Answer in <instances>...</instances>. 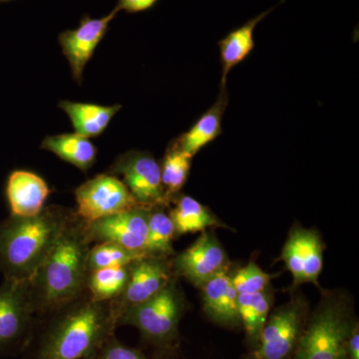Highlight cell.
I'll return each mask as SVG.
<instances>
[{"label":"cell","mask_w":359,"mask_h":359,"mask_svg":"<svg viewBox=\"0 0 359 359\" xmlns=\"http://www.w3.org/2000/svg\"><path fill=\"white\" fill-rule=\"evenodd\" d=\"M228 263L218 238L205 231L191 247L172 259L175 276H183L198 287L219 271H226Z\"/></svg>","instance_id":"13"},{"label":"cell","mask_w":359,"mask_h":359,"mask_svg":"<svg viewBox=\"0 0 359 359\" xmlns=\"http://www.w3.org/2000/svg\"><path fill=\"white\" fill-rule=\"evenodd\" d=\"M72 212L49 205L36 216L11 215L0 221V271L4 278L32 280L50 254Z\"/></svg>","instance_id":"3"},{"label":"cell","mask_w":359,"mask_h":359,"mask_svg":"<svg viewBox=\"0 0 359 359\" xmlns=\"http://www.w3.org/2000/svg\"><path fill=\"white\" fill-rule=\"evenodd\" d=\"M200 289L203 292L205 313L210 320L223 327H240L238 294L226 269L212 276Z\"/></svg>","instance_id":"15"},{"label":"cell","mask_w":359,"mask_h":359,"mask_svg":"<svg viewBox=\"0 0 359 359\" xmlns=\"http://www.w3.org/2000/svg\"><path fill=\"white\" fill-rule=\"evenodd\" d=\"M175 207L169 212L177 236L205 231L212 226H223L207 207L190 196H177Z\"/></svg>","instance_id":"22"},{"label":"cell","mask_w":359,"mask_h":359,"mask_svg":"<svg viewBox=\"0 0 359 359\" xmlns=\"http://www.w3.org/2000/svg\"><path fill=\"white\" fill-rule=\"evenodd\" d=\"M110 173L123 177V183L143 207L169 205L161 179L160 164L150 153H124L111 166Z\"/></svg>","instance_id":"9"},{"label":"cell","mask_w":359,"mask_h":359,"mask_svg":"<svg viewBox=\"0 0 359 359\" xmlns=\"http://www.w3.org/2000/svg\"><path fill=\"white\" fill-rule=\"evenodd\" d=\"M185 304L177 278H174L152 299L125 311L118 321V327L131 325L151 346L163 351L172 349L178 339Z\"/></svg>","instance_id":"5"},{"label":"cell","mask_w":359,"mask_h":359,"mask_svg":"<svg viewBox=\"0 0 359 359\" xmlns=\"http://www.w3.org/2000/svg\"><path fill=\"white\" fill-rule=\"evenodd\" d=\"M325 245L316 230L295 226L283 245L280 259L294 278L290 287L294 292L304 283H313L320 289L318 278L323 268Z\"/></svg>","instance_id":"11"},{"label":"cell","mask_w":359,"mask_h":359,"mask_svg":"<svg viewBox=\"0 0 359 359\" xmlns=\"http://www.w3.org/2000/svg\"><path fill=\"white\" fill-rule=\"evenodd\" d=\"M356 325L348 295L323 292L320 304L309 314L292 359H347V344Z\"/></svg>","instance_id":"4"},{"label":"cell","mask_w":359,"mask_h":359,"mask_svg":"<svg viewBox=\"0 0 359 359\" xmlns=\"http://www.w3.org/2000/svg\"><path fill=\"white\" fill-rule=\"evenodd\" d=\"M228 104V90L221 89L214 105L201 116L192 128L173 141L175 145L192 158L198 154L208 144L222 134V121Z\"/></svg>","instance_id":"17"},{"label":"cell","mask_w":359,"mask_h":359,"mask_svg":"<svg viewBox=\"0 0 359 359\" xmlns=\"http://www.w3.org/2000/svg\"><path fill=\"white\" fill-rule=\"evenodd\" d=\"M0 1H7V0H0Z\"/></svg>","instance_id":"31"},{"label":"cell","mask_w":359,"mask_h":359,"mask_svg":"<svg viewBox=\"0 0 359 359\" xmlns=\"http://www.w3.org/2000/svg\"><path fill=\"white\" fill-rule=\"evenodd\" d=\"M164 205L149 209L148 233L145 252L147 256L171 257L174 256L173 242L176 231Z\"/></svg>","instance_id":"23"},{"label":"cell","mask_w":359,"mask_h":359,"mask_svg":"<svg viewBox=\"0 0 359 359\" xmlns=\"http://www.w3.org/2000/svg\"><path fill=\"white\" fill-rule=\"evenodd\" d=\"M276 275H269L254 262L238 269L231 276V282L238 294H257L271 287V282Z\"/></svg>","instance_id":"27"},{"label":"cell","mask_w":359,"mask_h":359,"mask_svg":"<svg viewBox=\"0 0 359 359\" xmlns=\"http://www.w3.org/2000/svg\"><path fill=\"white\" fill-rule=\"evenodd\" d=\"M347 359H359V328L355 325L347 344Z\"/></svg>","instance_id":"30"},{"label":"cell","mask_w":359,"mask_h":359,"mask_svg":"<svg viewBox=\"0 0 359 359\" xmlns=\"http://www.w3.org/2000/svg\"><path fill=\"white\" fill-rule=\"evenodd\" d=\"M174 278L177 276L171 257L148 256L130 264L126 287L117 299L111 302L118 318H121L127 309L152 299Z\"/></svg>","instance_id":"10"},{"label":"cell","mask_w":359,"mask_h":359,"mask_svg":"<svg viewBox=\"0 0 359 359\" xmlns=\"http://www.w3.org/2000/svg\"><path fill=\"white\" fill-rule=\"evenodd\" d=\"M276 6L259 13L256 18L245 23L244 25L229 33L224 39L219 40V49L221 53L222 72L221 89L226 88V78L229 73L236 66L240 65L254 50V32L257 25L264 20Z\"/></svg>","instance_id":"18"},{"label":"cell","mask_w":359,"mask_h":359,"mask_svg":"<svg viewBox=\"0 0 359 359\" xmlns=\"http://www.w3.org/2000/svg\"><path fill=\"white\" fill-rule=\"evenodd\" d=\"M59 107L69 116L76 133L89 139L102 134L122 106L120 104L100 106L91 103L61 101Z\"/></svg>","instance_id":"19"},{"label":"cell","mask_w":359,"mask_h":359,"mask_svg":"<svg viewBox=\"0 0 359 359\" xmlns=\"http://www.w3.org/2000/svg\"><path fill=\"white\" fill-rule=\"evenodd\" d=\"M149 209L137 207L90 223L85 222L90 240L93 244L113 243L126 249L145 252Z\"/></svg>","instance_id":"12"},{"label":"cell","mask_w":359,"mask_h":359,"mask_svg":"<svg viewBox=\"0 0 359 359\" xmlns=\"http://www.w3.org/2000/svg\"><path fill=\"white\" fill-rule=\"evenodd\" d=\"M130 275V264L113 266L89 271L86 290L95 302H112L126 287Z\"/></svg>","instance_id":"24"},{"label":"cell","mask_w":359,"mask_h":359,"mask_svg":"<svg viewBox=\"0 0 359 359\" xmlns=\"http://www.w3.org/2000/svg\"><path fill=\"white\" fill-rule=\"evenodd\" d=\"M148 257L145 252L126 249L113 243H98L92 245L87 259L88 271L113 266H126Z\"/></svg>","instance_id":"26"},{"label":"cell","mask_w":359,"mask_h":359,"mask_svg":"<svg viewBox=\"0 0 359 359\" xmlns=\"http://www.w3.org/2000/svg\"><path fill=\"white\" fill-rule=\"evenodd\" d=\"M90 240L83 219L72 212L50 254L30 280L35 316L77 299L86 290Z\"/></svg>","instance_id":"2"},{"label":"cell","mask_w":359,"mask_h":359,"mask_svg":"<svg viewBox=\"0 0 359 359\" xmlns=\"http://www.w3.org/2000/svg\"><path fill=\"white\" fill-rule=\"evenodd\" d=\"M191 164L192 157L180 150L172 142L160 165L162 185L169 205L185 185L190 173Z\"/></svg>","instance_id":"25"},{"label":"cell","mask_w":359,"mask_h":359,"mask_svg":"<svg viewBox=\"0 0 359 359\" xmlns=\"http://www.w3.org/2000/svg\"><path fill=\"white\" fill-rule=\"evenodd\" d=\"M41 148L83 172L93 166L98 153L88 138L77 133L46 137L42 142Z\"/></svg>","instance_id":"20"},{"label":"cell","mask_w":359,"mask_h":359,"mask_svg":"<svg viewBox=\"0 0 359 359\" xmlns=\"http://www.w3.org/2000/svg\"><path fill=\"white\" fill-rule=\"evenodd\" d=\"M34 320L30 280L4 278L0 285V356L22 353Z\"/></svg>","instance_id":"7"},{"label":"cell","mask_w":359,"mask_h":359,"mask_svg":"<svg viewBox=\"0 0 359 359\" xmlns=\"http://www.w3.org/2000/svg\"><path fill=\"white\" fill-rule=\"evenodd\" d=\"M74 194L76 215L86 223L143 207L123 181L114 175H98L78 187Z\"/></svg>","instance_id":"8"},{"label":"cell","mask_w":359,"mask_h":359,"mask_svg":"<svg viewBox=\"0 0 359 359\" xmlns=\"http://www.w3.org/2000/svg\"><path fill=\"white\" fill-rule=\"evenodd\" d=\"M49 194L46 182L32 172L16 170L7 179L6 198L13 216H36L44 209Z\"/></svg>","instance_id":"16"},{"label":"cell","mask_w":359,"mask_h":359,"mask_svg":"<svg viewBox=\"0 0 359 359\" xmlns=\"http://www.w3.org/2000/svg\"><path fill=\"white\" fill-rule=\"evenodd\" d=\"M118 318L111 302H95L88 292L65 306L35 316L22 359H95L115 334Z\"/></svg>","instance_id":"1"},{"label":"cell","mask_w":359,"mask_h":359,"mask_svg":"<svg viewBox=\"0 0 359 359\" xmlns=\"http://www.w3.org/2000/svg\"><path fill=\"white\" fill-rule=\"evenodd\" d=\"M309 304L302 294L269 314L257 346L247 359H292L306 327Z\"/></svg>","instance_id":"6"},{"label":"cell","mask_w":359,"mask_h":359,"mask_svg":"<svg viewBox=\"0 0 359 359\" xmlns=\"http://www.w3.org/2000/svg\"><path fill=\"white\" fill-rule=\"evenodd\" d=\"M158 0H119L115 8L129 13H141L148 11L157 4Z\"/></svg>","instance_id":"29"},{"label":"cell","mask_w":359,"mask_h":359,"mask_svg":"<svg viewBox=\"0 0 359 359\" xmlns=\"http://www.w3.org/2000/svg\"><path fill=\"white\" fill-rule=\"evenodd\" d=\"M95 359H151L139 349L124 346L115 334L111 337L101 347Z\"/></svg>","instance_id":"28"},{"label":"cell","mask_w":359,"mask_h":359,"mask_svg":"<svg viewBox=\"0 0 359 359\" xmlns=\"http://www.w3.org/2000/svg\"><path fill=\"white\" fill-rule=\"evenodd\" d=\"M273 304V294L271 287L257 294H238V309L241 325L244 327L245 337L252 348L259 341Z\"/></svg>","instance_id":"21"},{"label":"cell","mask_w":359,"mask_h":359,"mask_svg":"<svg viewBox=\"0 0 359 359\" xmlns=\"http://www.w3.org/2000/svg\"><path fill=\"white\" fill-rule=\"evenodd\" d=\"M118 13L117 8H114L101 18L85 15L76 29L65 30L59 35V44L69 62L73 78L78 83H81L85 66L105 36L108 26Z\"/></svg>","instance_id":"14"}]
</instances>
